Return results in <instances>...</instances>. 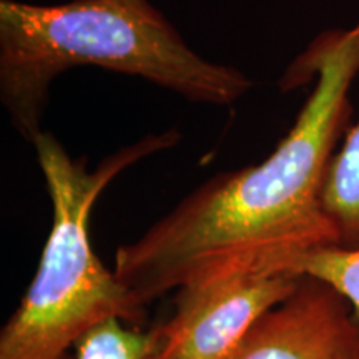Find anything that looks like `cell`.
<instances>
[{"label": "cell", "mask_w": 359, "mask_h": 359, "mask_svg": "<svg viewBox=\"0 0 359 359\" xmlns=\"http://www.w3.org/2000/svg\"><path fill=\"white\" fill-rule=\"evenodd\" d=\"M358 75L359 19L318 35L296 57L281 88L314 85L275 150L257 165L206 180L116 250L115 275L142 306L198 276L268 264L291 269L304 251L338 243L321 196Z\"/></svg>", "instance_id": "obj_1"}, {"label": "cell", "mask_w": 359, "mask_h": 359, "mask_svg": "<svg viewBox=\"0 0 359 359\" xmlns=\"http://www.w3.org/2000/svg\"><path fill=\"white\" fill-rule=\"evenodd\" d=\"M77 67L143 79L188 102L228 107L253 80L206 60L150 0H0V102L32 143L42 132L50 87Z\"/></svg>", "instance_id": "obj_2"}, {"label": "cell", "mask_w": 359, "mask_h": 359, "mask_svg": "<svg viewBox=\"0 0 359 359\" xmlns=\"http://www.w3.org/2000/svg\"><path fill=\"white\" fill-rule=\"evenodd\" d=\"M178 130L148 133L105 156L90 170L57 137L40 132L32 142L52 201V228L29 290L0 331V359H77L72 354L90 330L116 318L140 326L145 306L97 257L90 217L98 196L125 170L173 148Z\"/></svg>", "instance_id": "obj_3"}, {"label": "cell", "mask_w": 359, "mask_h": 359, "mask_svg": "<svg viewBox=\"0 0 359 359\" xmlns=\"http://www.w3.org/2000/svg\"><path fill=\"white\" fill-rule=\"evenodd\" d=\"M290 268L253 266L210 273L180 286L175 311L154 330L151 359H235L257 321L293 293Z\"/></svg>", "instance_id": "obj_4"}, {"label": "cell", "mask_w": 359, "mask_h": 359, "mask_svg": "<svg viewBox=\"0 0 359 359\" xmlns=\"http://www.w3.org/2000/svg\"><path fill=\"white\" fill-rule=\"evenodd\" d=\"M235 359H359V321L344 296L302 275L251 327Z\"/></svg>", "instance_id": "obj_5"}, {"label": "cell", "mask_w": 359, "mask_h": 359, "mask_svg": "<svg viewBox=\"0 0 359 359\" xmlns=\"http://www.w3.org/2000/svg\"><path fill=\"white\" fill-rule=\"evenodd\" d=\"M321 200L338 235L336 246L359 248V120L330 161Z\"/></svg>", "instance_id": "obj_6"}, {"label": "cell", "mask_w": 359, "mask_h": 359, "mask_svg": "<svg viewBox=\"0 0 359 359\" xmlns=\"http://www.w3.org/2000/svg\"><path fill=\"white\" fill-rule=\"evenodd\" d=\"M290 266L298 275L314 276L327 283L346 298L359 321V248L321 246L298 255L291 259Z\"/></svg>", "instance_id": "obj_7"}, {"label": "cell", "mask_w": 359, "mask_h": 359, "mask_svg": "<svg viewBox=\"0 0 359 359\" xmlns=\"http://www.w3.org/2000/svg\"><path fill=\"white\" fill-rule=\"evenodd\" d=\"M111 318L90 330L75 346L77 359H151L155 353L154 330L148 333L138 326Z\"/></svg>", "instance_id": "obj_8"}]
</instances>
